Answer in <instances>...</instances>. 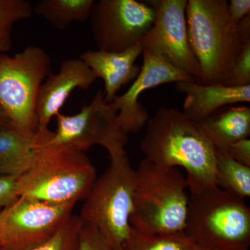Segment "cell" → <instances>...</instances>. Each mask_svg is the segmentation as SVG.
Here are the masks:
<instances>
[{
    "label": "cell",
    "mask_w": 250,
    "mask_h": 250,
    "mask_svg": "<svg viewBox=\"0 0 250 250\" xmlns=\"http://www.w3.org/2000/svg\"><path fill=\"white\" fill-rule=\"evenodd\" d=\"M141 149L156 165L183 167L190 192L216 187L214 146L197 123L175 108H158L149 118Z\"/></svg>",
    "instance_id": "6da1fadb"
},
{
    "label": "cell",
    "mask_w": 250,
    "mask_h": 250,
    "mask_svg": "<svg viewBox=\"0 0 250 250\" xmlns=\"http://www.w3.org/2000/svg\"><path fill=\"white\" fill-rule=\"evenodd\" d=\"M52 132L38 129L33 137L32 163L18 178V195L57 205L85 200L96 169L85 152L52 142Z\"/></svg>",
    "instance_id": "7a4b0ae2"
},
{
    "label": "cell",
    "mask_w": 250,
    "mask_h": 250,
    "mask_svg": "<svg viewBox=\"0 0 250 250\" xmlns=\"http://www.w3.org/2000/svg\"><path fill=\"white\" fill-rule=\"evenodd\" d=\"M227 0H188L189 41L201 68L202 84H228L234 62L250 41V16L231 22Z\"/></svg>",
    "instance_id": "3957f363"
},
{
    "label": "cell",
    "mask_w": 250,
    "mask_h": 250,
    "mask_svg": "<svg viewBox=\"0 0 250 250\" xmlns=\"http://www.w3.org/2000/svg\"><path fill=\"white\" fill-rule=\"evenodd\" d=\"M135 174L131 227L152 234L184 231L189 195L182 172L177 167H163L145 159Z\"/></svg>",
    "instance_id": "277c9868"
},
{
    "label": "cell",
    "mask_w": 250,
    "mask_h": 250,
    "mask_svg": "<svg viewBox=\"0 0 250 250\" xmlns=\"http://www.w3.org/2000/svg\"><path fill=\"white\" fill-rule=\"evenodd\" d=\"M184 232L197 246L249 250L250 207L243 199L217 187L190 192Z\"/></svg>",
    "instance_id": "5b68a950"
},
{
    "label": "cell",
    "mask_w": 250,
    "mask_h": 250,
    "mask_svg": "<svg viewBox=\"0 0 250 250\" xmlns=\"http://www.w3.org/2000/svg\"><path fill=\"white\" fill-rule=\"evenodd\" d=\"M52 59L43 49L28 46L13 57L0 54V118L6 127L34 137L41 85L51 75Z\"/></svg>",
    "instance_id": "8992f818"
},
{
    "label": "cell",
    "mask_w": 250,
    "mask_h": 250,
    "mask_svg": "<svg viewBox=\"0 0 250 250\" xmlns=\"http://www.w3.org/2000/svg\"><path fill=\"white\" fill-rule=\"evenodd\" d=\"M136 174L126 154L111 156L106 170L94 183L81 210L83 222L95 227L118 250L129 238Z\"/></svg>",
    "instance_id": "52a82bcc"
},
{
    "label": "cell",
    "mask_w": 250,
    "mask_h": 250,
    "mask_svg": "<svg viewBox=\"0 0 250 250\" xmlns=\"http://www.w3.org/2000/svg\"><path fill=\"white\" fill-rule=\"evenodd\" d=\"M52 142L85 152L94 146L104 147L110 157L126 154L127 134L118 123V112L106 103L104 93L98 90L89 104L83 105L73 116L59 113Z\"/></svg>",
    "instance_id": "ba28073f"
},
{
    "label": "cell",
    "mask_w": 250,
    "mask_h": 250,
    "mask_svg": "<svg viewBox=\"0 0 250 250\" xmlns=\"http://www.w3.org/2000/svg\"><path fill=\"white\" fill-rule=\"evenodd\" d=\"M75 205L18 197L0 210V250H29L48 241L72 216Z\"/></svg>",
    "instance_id": "9c48e42d"
},
{
    "label": "cell",
    "mask_w": 250,
    "mask_h": 250,
    "mask_svg": "<svg viewBox=\"0 0 250 250\" xmlns=\"http://www.w3.org/2000/svg\"><path fill=\"white\" fill-rule=\"evenodd\" d=\"M149 1L100 0L90 16V28L99 50L120 52L140 43L156 19Z\"/></svg>",
    "instance_id": "30bf717a"
},
{
    "label": "cell",
    "mask_w": 250,
    "mask_h": 250,
    "mask_svg": "<svg viewBox=\"0 0 250 250\" xmlns=\"http://www.w3.org/2000/svg\"><path fill=\"white\" fill-rule=\"evenodd\" d=\"M156 19L140 42L143 50L159 56L170 65L202 83L200 64L192 52L188 33L187 0H153Z\"/></svg>",
    "instance_id": "8fae6325"
},
{
    "label": "cell",
    "mask_w": 250,
    "mask_h": 250,
    "mask_svg": "<svg viewBox=\"0 0 250 250\" xmlns=\"http://www.w3.org/2000/svg\"><path fill=\"white\" fill-rule=\"evenodd\" d=\"M143 63L139 76L126 93L110 104L118 112V123L126 134L137 133L147 125L149 113L139 101L145 91L164 83L194 81L192 77L172 66L159 56L143 50Z\"/></svg>",
    "instance_id": "7c38bea8"
},
{
    "label": "cell",
    "mask_w": 250,
    "mask_h": 250,
    "mask_svg": "<svg viewBox=\"0 0 250 250\" xmlns=\"http://www.w3.org/2000/svg\"><path fill=\"white\" fill-rule=\"evenodd\" d=\"M97 79L80 57L64 60L59 72L51 74L41 85L36 107L38 129L49 128L51 120L60 113L74 90H88Z\"/></svg>",
    "instance_id": "4fadbf2b"
},
{
    "label": "cell",
    "mask_w": 250,
    "mask_h": 250,
    "mask_svg": "<svg viewBox=\"0 0 250 250\" xmlns=\"http://www.w3.org/2000/svg\"><path fill=\"white\" fill-rule=\"evenodd\" d=\"M174 88L185 94L182 113L195 123L203 121L228 105L250 102V85H206L188 81L176 82Z\"/></svg>",
    "instance_id": "5bb4252c"
},
{
    "label": "cell",
    "mask_w": 250,
    "mask_h": 250,
    "mask_svg": "<svg viewBox=\"0 0 250 250\" xmlns=\"http://www.w3.org/2000/svg\"><path fill=\"white\" fill-rule=\"evenodd\" d=\"M143 53L141 44L120 52H108L102 50L85 51L80 55L93 70L98 78L104 82V100L111 104L117 97L118 90L123 85L134 82L139 76L141 68L135 64Z\"/></svg>",
    "instance_id": "9a60e30c"
},
{
    "label": "cell",
    "mask_w": 250,
    "mask_h": 250,
    "mask_svg": "<svg viewBox=\"0 0 250 250\" xmlns=\"http://www.w3.org/2000/svg\"><path fill=\"white\" fill-rule=\"evenodd\" d=\"M197 124L214 147L221 149L230 143L249 139L250 108L225 106Z\"/></svg>",
    "instance_id": "2e32d148"
},
{
    "label": "cell",
    "mask_w": 250,
    "mask_h": 250,
    "mask_svg": "<svg viewBox=\"0 0 250 250\" xmlns=\"http://www.w3.org/2000/svg\"><path fill=\"white\" fill-rule=\"evenodd\" d=\"M33 137L11 128L0 130V175L21 177L31 165Z\"/></svg>",
    "instance_id": "e0dca14e"
},
{
    "label": "cell",
    "mask_w": 250,
    "mask_h": 250,
    "mask_svg": "<svg viewBox=\"0 0 250 250\" xmlns=\"http://www.w3.org/2000/svg\"><path fill=\"white\" fill-rule=\"evenodd\" d=\"M94 0H41L34 12L58 30H65L74 22L89 20Z\"/></svg>",
    "instance_id": "ac0fdd59"
},
{
    "label": "cell",
    "mask_w": 250,
    "mask_h": 250,
    "mask_svg": "<svg viewBox=\"0 0 250 250\" xmlns=\"http://www.w3.org/2000/svg\"><path fill=\"white\" fill-rule=\"evenodd\" d=\"M215 186L243 199L250 197V167L240 164L223 149L215 148Z\"/></svg>",
    "instance_id": "d6986e66"
},
{
    "label": "cell",
    "mask_w": 250,
    "mask_h": 250,
    "mask_svg": "<svg viewBox=\"0 0 250 250\" xmlns=\"http://www.w3.org/2000/svg\"><path fill=\"white\" fill-rule=\"evenodd\" d=\"M195 246L184 231L152 234L141 232L131 227L125 250H194Z\"/></svg>",
    "instance_id": "ffe728a7"
},
{
    "label": "cell",
    "mask_w": 250,
    "mask_h": 250,
    "mask_svg": "<svg viewBox=\"0 0 250 250\" xmlns=\"http://www.w3.org/2000/svg\"><path fill=\"white\" fill-rule=\"evenodd\" d=\"M32 3L28 0H0V54L12 48V33L15 24L31 18Z\"/></svg>",
    "instance_id": "44dd1931"
},
{
    "label": "cell",
    "mask_w": 250,
    "mask_h": 250,
    "mask_svg": "<svg viewBox=\"0 0 250 250\" xmlns=\"http://www.w3.org/2000/svg\"><path fill=\"white\" fill-rule=\"evenodd\" d=\"M83 221L80 215H73L52 238L29 250H79V237Z\"/></svg>",
    "instance_id": "7402d4cb"
},
{
    "label": "cell",
    "mask_w": 250,
    "mask_h": 250,
    "mask_svg": "<svg viewBox=\"0 0 250 250\" xmlns=\"http://www.w3.org/2000/svg\"><path fill=\"white\" fill-rule=\"evenodd\" d=\"M79 250H118L105 238L100 231L83 222L79 237Z\"/></svg>",
    "instance_id": "603a6c76"
},
{
    "label": "cell",
    "mask_w": 250,
    "mask_h": 250,
    "mask_svg": "<svg viewBox=\"0 0 250 250\" xmlns=\"http://www.w3.org/2000/svg\"><path fill=\"white\" fill-rule=\"evenodd\" d=\"M250 85V41L245 43L238 54L228 85L246 86Z\"/></svg>",
    "instance_id": "cb8c5ba5"
},
{
    "label": "cell",
    "mask_w": 250,
    "mask_h": 250,
    "mask_svg": "<svg viewBox=\"0 0 250 250\" xmlns=\"http://www.w3.org/2000/svg\"><path fill=\"white\" fill-rule=\"evenodd\" d=\"M18 178L16 176L0 175V208L11 205L19 197Z\"/></svg>",
    "instance_id": "d4e9b609"
},
{
    "label": "cell",
    "mask_w": 250,
    "mask_h": 250,
    "mask_svg": "<svg viewBox=\"0 0 250 250\" xmlns=\"http://www.w3.org/2000/svg\"><path fill=\"white\" fill-rule=\"evenodd\" d=\"M220 149V148H218ZM230 157L240 164L250 167V140H240L236 142L230 143L223 148Z\"/></svg>",
    "instance_id": "484cf974"
},
{
    "label": "cell",
    "mask_w": 250,
    "mask_h": 250,
    "mask_svg": "<svg viewBox=\"0 0 250 250\" xmlns=\"http://www.w3.org/2000/svg\"><path fill=\"white\" fill-rule=\"evenodd\" d=\"M228 11L231 22L238 24L250 16V0H231L228 4Z\"/></svg>",
    "instance_id": "4316f807"
},
{
    "label": "cell",
    "mask_w": 250,
    "mask_h": 250,
    "mask_svg": "<svg viewBox=\"0 0 250 250\" xmlns=\"http://www.w3.org/2000/svg\"><path fill=\"white\" fill-rule=\"evenodd\" d=\"M194 250H215L210 249V248H205V247L197 246V245H195V248H194Z\"/></svg>",
    "instance_id": "83f0119b"
},
{
    "label": "cell",
    "mask_w": 250,
    "mask_h": 250,
    "mask_svg": "<svg viewBox=\"0 0 250 250\" xmlns=\"http://www.w3.org/2000/svg\"><path fill=\"white\" fill-rule=\"evenodd\" d=\"M6 127L5 126L4 123H3L2 121H1V118H0V130L6 129Z\"/></svg>",
    "instance_id": "f1b7e54d"
},
{
    "label": "cell",
    "mask_w": 250,
    "mask_h": 250,
    "mask_svg": "<svg viewBox=\"0 0 250 250\" xmlns=\"http://www.w3.org/2000/svg\"><path fill=\"white\" fill-rule=\"evenodd\" d=\"M1 208H0V210H1Z\"/></svg>",
    "instance_id": "f546056e"
},
{
    "label": "cell",
    "mask_w": 250,
    "mask_h": 250,
    "mask_svg": "<svg viewBox=\"0 0 250 250\" xmlns=\"http://www.w3.org/2000/svg\"></svg>",
    "instance_id": "4dcf8cb0"
}]
</instances>
